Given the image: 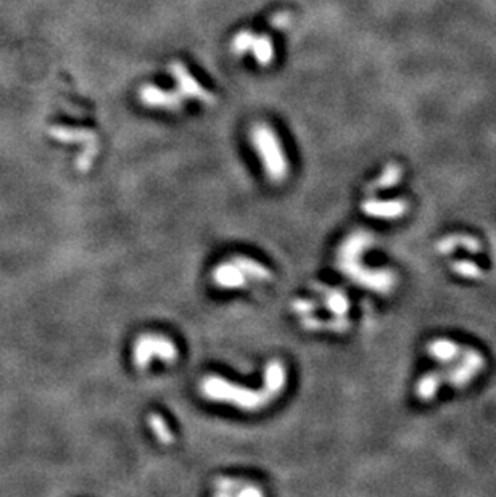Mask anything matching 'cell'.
<instances>
[{"instance_id": "obj_1", "label": "cell", "mask_w": 496, "mask_h": 497, "mask_svg": "<svg viewBox=\"0 0 496 497\" xmlns=\"http://www.w3.org/2000/svg\"><path fill=\"white\" fill-rule=\"evenodd\" d=\"M287 372L279 361H271L264 372V388L261 391L245 390L242 386L229 383L221 377H206L201 381L200 390L206 400L234 404L244 410L263 409L284 390Z\"/></svg>"}, {"instance_id": "obj_2", "label": "cell", "mask_w": 496, "mask_h": 497, "mask_svg": "<svg viewBox=\"0 0 496 497\" xmlns=\"http://www.w3.org/2000/svg\"><path fill=\"white\" fill-rule=\"evenodd\" d=\"M485 357L476 348H464L456 361L445 364L442 369L427 372L416 383V397L423 402L434 400L443 386L449 388H466L485 369Z\"/></svg>"}, {"instance_id": "obj_3", "label": "cell", "mask_w": 496, "mask_h": 497, "mask_svg": "<svg viewBox=\"0 0 496 497\" xmlns=\"http://www.w3.org/2000/svg\"><path fill=\"white\" fill-rule=\"evenodd\" d=\"M250 136L268 177L273 182L284 181L288 174V160L278 134L266 124H256Z\"/></svg>"}, {"instance_id": "obj_4", "label": "cell", "mask_w": 496, "mask_h": 497, "mask_svg": "<svg viewBox=\"0 0 496 497\" xmlns=\"http://www.w3.org/2000/svg\"><path fill=\"white\" fill-rule=\"evenodd\" d=\"M271 273L263 264L250 258H234L219 264L213 273V280L221 288H242L250 282L269 280Z\"/></svg>"}, {"instance_id": "obj_5", "label": "cell", "mask_w": 496, "mask_h": 497, "mask_svg": "<svg viewBox=\"0 0 496 497\" xmlns=\"http://www.w3.org/2000/svg\"><path fill=\"white\" fill-rule=\"evenodd\" d=\"M134 362L137 367H147L153 359L163 362H175L177 357V348L171 340L161 335H143L137 340L132 349Z\"/></svg>"}, {"instance_id": "obj_6", "label": "cell", "mask_w": 496, "mask_h": 497, "mask_svg": "<svg viewBox=\"0 0 496 497\" xmlns=\"http://www.w3.org/2000/svg\"><path fill=\"white\" fill-rule=\"evenodd\" d=\"M230 47L237 55L252 52L256 63L261 66H268L274 60V42L266 34L258 36L252 31H240L234 36Z\"/></svg>"}, {"instance_id": "obj_7", "label": "cell", "mask_w": 496, "mask_h": 497, "mask_svg": "<svg viewBox=\"0 0 496 497\" xmlns=\"http://www.w3.org/2000/svg\"><path fill=\"white\" fill-rule=\"evenodd\" d=\"M170 73L172 79L179 89V94L184 98H190V100H199L205 105H213L216 102V97L211 94L210 90H206L197 79L192 76V73L179 61H172L170 65Z\"/></svg>"}, {"instance_id": "obj_8", "label": "cell", "mask_w": 496, "mask_h": 497, "mask_svg": "<svg viewBox=\"0 0 496 497\" xmlns=\"http://www.w3.org/2000/svg\"><path fill=\"white\" fill-rule=\"evenodd\" d=\"M139 100L150 108H161L168 109V112H176L181 109L184 102L176 92H170L158 88V85L147 84L139 89Z\"/></svg>"}, {"instance_id": "obj_9", "label": "cell", "mask_w": 496, "mask_h": 497, "mask_svg": "<svg viewBox=\"0 0 496 497\" xmlns=\"http://www.w3.org/2000/svg\"><path fill=\"white\" fill-rule=\"evenodd\" d=\"M361 210L366 212L367 216L385 219V221H395L405 216L408 211V203L405 200H376L367 198L365 203L361 205Z\"/></svg>"}, {"instance_id": "obj_10", "label": "cell", "mask_w": 496, "mask_h": 497, "mask_svg": "<svg viewBox=\"0 0 496 497\" xmlns=\"http://www.w3.org/2000/svg\"><path fill=\"white\" fill-rule=\"evenodd\" d=\"M458 248H463L467 253L471 254H478L482 251V241L477 239V236L467 235V234H451L443 236L442 240H438L437 244V253L438 254H451L458 250Z\"/></svg>"}, {"instance_id": "obj_11", "label": "cell", "mask_w": 496, "mask_h": 497, "mask_svg": "<svg viewBox=\"0 0 496 497\" xmlns=\"http://www.w3.org/2000/svg\"><path fill=\"white\" fill-rule=\"evenodd\" d=\"M463 349H464L463 346L449 338H435L427 345V354H429L434 361L443 364V366L456 361L461 356V352H463Z\"/></svg>"}, {"instance_id": "obj_12", "label": "cell", "mask_w": 496, "mask_h": 497, "mask_svg": "<svg viewBox=\"0 0 496 497\" xmlns=\"http://www.w3.org/2000/svg\"><path fill=\"white\" fill-rule=\"evenodd\" d=\"M403 179V169L398 164H389L385 167L382 174H380L376 181L371 182L367 186V192H374V190H384L394 187Z\"/></svg>"}, {"instance_id": "obj_13", "label": "cell", "mask_w": 496, "mask_h": 497, "mask_svg": "<svg viewBox=\"0 0 496 497\" xmlns=\"http://www.w3.org/2000/svg\"><path fill=\"white\" fill-rule=\"evenodd\" d=\"M448 265L454 274L463 277V279L482 280L483 275H485V270L480 265H477L474 261H467V259H456V261L449 263Z\"/></svg>"}, {"instance_id": "obj_14", "label": "cell", "mask_w": 496, "mask_h": 497, "mask_svg": "<svg viewBox=\"0 0 496 497\" xmlns=\"http://www.w3.org/2000/svg\"><path fill=\"white\" fill-rule=\"evenodd\" d=\"M218 496H247V494H261L258 488L248 486L245 483L232 481V479H223L216 484Z\"/></svg>"}, {"instance_id": "obj_15", "label": "cell", "mask_w": 496, "mask_h": 497, "mask_svg": "<svg viewBox=\"0 0 496 497\" xmlns=\"http://www.w3.org/2000/svg\"><path fill=\"white\" fill-rule=\"evenodd\" d=\"M148 425H150V429H152L153 435L157 436L158 441L165 443V444L172 441L171 429L168 426V424H166V421L160 417V415H150Z\"/></svg>"}]
</instances>
